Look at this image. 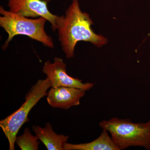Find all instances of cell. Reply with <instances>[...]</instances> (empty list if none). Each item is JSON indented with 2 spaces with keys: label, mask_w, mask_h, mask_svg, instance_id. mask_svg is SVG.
<instances>
[{
  "label": "cell",
  "mask_w": 150,
  "mask_h": 150,
  "mask_svg": "<svg viewBox=\"0 0 150 150\" xmlns=\"http://www.w3.org/2000/svg\"><path fill=\"white\" fill-rule=\"evenodd\" d=\"M46 0H8L9 11L26 17L37 18L42 17L50 23L53 31L57 30L61 16L51 13Z\"/></svg>",
  "instance_id": "cell-5"
},
{
  "label": "cell",
  "mask_w": 150,
  "mask_h": 150,
  "mask_svg": "<svg viewBox=\"0 0 150 150\" xmlns=\"http://www.w3.org/2000/svg\"><path fill=\"white\" fill-rule=\"evenodd\" d=\"M93 24L89 15L81 10L79 0H72L57 28L59 40L67 59L74 57L75 47L79 41L90 42L98 48L107 43L105 37L94 32Z\"/></svg>",
  "instance_id": "cell-1"
},
{
  "label": "cell",
  "mask_w": 150,
  "mask_h": 150,
  "mask_svg": "<svg viewBox=\"0 0 150 150\" xmlns=\"http://www.w3.org/2000/svg\"><path fill=\"white\" fill-rule=\"evenodd\" d=\"M51 87L49 79H40L32 86L25 97V101L16 111L0 121V126L8 140L10 150H15L16 139L23 125L29 121L28 115L33 108L48 94Z\"/></svg>",
  "instance_id": "cell-4"
},
{
  "label": "cell",
  "mask_w": 150,
  "mask_h": 150,
  "mask_svg": "<svg viewBox=\"0 0 150 150\" xmlns=\"http://www.w3.org/2000/svg\"><path fill=\"white\" fill-rule=\"evenodd\" d=\"M99 126L110 133L119 150L130 146L150 150V120L146 123H135L129 119L113 118L101 121Z\"/></svg>",
  "instance_id": "cell-3"
},
{
  "label": "cell",
  "mask_w": 150,
  "mask_h": 150,
  "mask_svg": "<svg viewBox=\"0 0 150 150\" xmlns=\"http://www.w3.org/2000/svg\"><path fill=\"white\" fill-rule=\"evenodd\" d=\"M46 1L47 2H49V1H51V0H46Z\"/></svg>",
  "instance_id": "cell-11"
},
{
  "label": "cell",
  "mask_w": 150,
  "mask_h": 150,
  "mask_svg": "<svg viewBox=\"0 0 150 150\" xmlns=\"http://www.w3.org/2000/svg\"><path fill=\"white\" fill-rule=\"evenodd\" d=\"M64 150H119L115 146L108 131L103 129L98 138L92 142L85 144H74L66 143Z\"/></svg>",
  "instance_id": "cell-9"
},
{
  "label": "cell",
  "mask_w": 150,
  "mask_h": 150,
  "mask_svg": "<svg viewBox=\"0 0 150 150\" xmlns=\"http://www.w3.org/2000/svg\"><path fill=\"white\" fill-rule=\"evenodd\" d=\"M36 136L31 134L29 128H26L22 135L17 136L16 143L22 150H37L40 144Z\"/></svg>",
  "instance_id": "cell-10"
},
{
  "label": "cell",
  "mask_w": 150,
  "mask_h": 150,
  "mask_svg": "<svg viewBox=\"0 0 150 150\" xmlns=\"http://www.w3.org/2000/svg\"><path fill=\"white\" fill-rule=\"evenodd\" d=\"M42 71L49 79L52 88L68 87L86 91L92 88L94 85L91 83H83L81 80L68 74L66 64L63 59L59 57H55L53 63L49 61L45 62Z\"/></svg>",
  "instance_id": "cell-6"
},
{
  "label": "cell",
  "mask_w": 150,
  "mask_h": 150,
  "mask_svg": "<svg viewBox=\"0 0 150 150\" xmlns=\"http://www.w3.org/2000/svg\"><path fill=\"white\" fill-rule=\"evenodd\" d=\"M32 129L38 139L43 143L47 150H64L69 136L56 134L49 122L46 123L44 128L33 126Z\"/></svg>",
  "instance_id": "cell-8"
},
{
  "label": "cell",
  "mask_w": 150,
  "mask_h": 150,
  "mask_svg": "<svg viewBox=\"0 0 150 150\" xmlns=\"http://www.w3.org/2000/svg\"><path fill=\"white\" fill-rule=\"evenodd\" d=\"M86 91L76 88H52L47 94V102L51 107L67 110L80 104V100Z\"/></svg>",
  "instance_id": "cell-7"
},
{
  "label": "cell",
  "mask_w": 150,
  "mask_h": 150,
  "mask_svg": "<svg viewBox=\"0 0 150 150\" xmlns=\"http://www.w3.org/2000/svg\"><path fill=\"white\" fill-rule=\"evenodd\" d=\"M0 25L8 35L7 39L2 46L5 50L9 43L17 35H24L38 41L44 46L53 48V38L46 33L45 25L47 20L42 17L33 19L7 11L0 7Z\"/></svg>",
  "instance_id": "cell-2"
}]
</instances>
